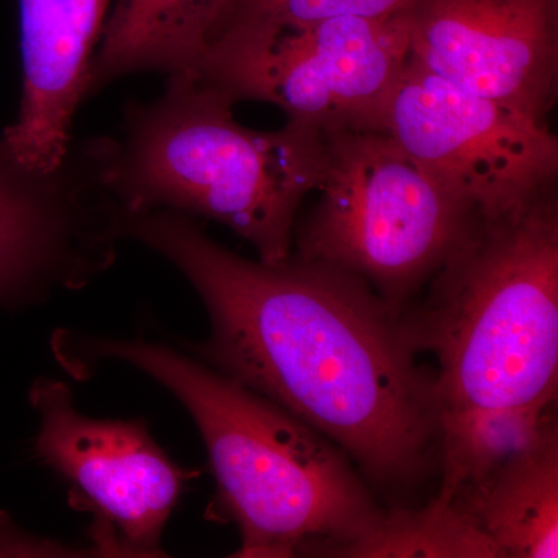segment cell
Segmentation results:
<instances>
[{
	"label": "cell",
	"mask_w": 558,
	"mask_h": 558,
	"mask_svg": "<svg viewBox=\"0 0 558 558\" xmlns=\"http://www.w3.org/2000/svg\"><path fill=\"white\" fill-rule=\"evenodd\" d=\"M322 137V197L300 229L295 256L362 278L403 312L480 216L384 131L344 128Z\"/></svg>",
	"instance_id": "5b68a950"
},
{
	"label": "cell",
	"mask_w": 558,
	"mask_h": 558,
	"mask_svg": "<svg viewBox=\"0 0 558 558\" xmlns=\"http://www.w3.org/2000/svg\"><path fill=\"white\" fill-rule=\"evenodd\" d=\"M112 138H76L50 170L0 137V307L39 306L113 266L123 207L108 183Z\"/></svg>",
	"instance_id": "52a82bcc"
},
{
	"label": "cell",
	"mask_w": 558,
	"mask_h": 558,
	"mask_svg": "<svg viewBox=\"0 0 558 558\" xmlns=\"http://www.w3.org/2000/svg\"><path fill=\"white\" fill-rule=\"evenodd\" d=\"M410 61L458 89L548 121L558 89V0H418Z\"/></svg>",
	"instance_id": "30bf717a"
},
{
	"label": "cell",
	"mask_w": 558,
	"mask_h": 558,
	"mask_svg": "<svg viewBox=\"0 0 558 558\" xmlns=\"http://www.w3.org/2000/svg\"><path fill=\"white\" fill-rule=\"evenodd\" d=\"M28 399L39 422L36 457L68 483L70 505L90 513L95 556H167L165 527L201 470L175 464L142 418L81 413L65 381L40 377Z\"/></svg>",
	"instance_id": "9c48e42d"
},
{
	"label": "cell",
	"mask_w": 558,
	"mask_h": 558,
	"mask_svg": "<svg viewBox=\"0 0 558 558\" xmlns=\"http://www.w3.org/2000/svg\"><path fill=\"white\" fill-rule=\"evenodd\" d=\"M553 409V407H550ZM550 409H490L439 416L442 483L435 501L449 502L531 449L557 427Z\"/></svg>",
	"instance_id": "5bb4252c"
},
{
	"label": "cell",
	"mask_w": 558,
	"mask_h": 558,
	"mask_svg": "<svg viewBox=\"0 0 558 558\" xmlns=\"http://www.w3.org/2000/svg\"><path fill=\"white\" fill-rule=\"evenodd\" d=\"M81 553L94 556L92 548H70L51 539L32 537L27 532L14 526L7 513H0V556H84Z\"/></svg>",
	"instance_id": "e0dca14e"
},
{
	"label": "cell",
	"mask_w": 558,
	"mask_h": 558,
	"mask_svg": "<svg viewBox=\"0 0 558 558\" xmlns=\"http://www.w3.org/2000/svg\"><path fill=\"white\" fill-rule=\"evenodd\" d=\"M58 362L80 379L102 360L168 389L201 432L216 480L209 515L236 524L240 558L352 557L384 512L343 450L226 374L168 344L61 330Z\"/></svg>",
	"instance_id": "7a4b0ae2"
},
{
	"label": "cell",
	"mask_w": 558,
	"mask_h": 558,
	"mask_svg": "<svg viewBox=\"0 0 558 558\" xmlns=\"http://www.w3.org/2000/svg\"><path fill=\"white\" fill-rule=\"evenodd\" d=\"M352 557H498L497 550L462 510L435 499L418 510L385 515L373 537Z\"/></svg>",
	"instance_id": "9a60e30c"
},
{
	"label": "cell",
	"mask_w": 558,
	"mask_h": 558,
	"mask_svg": "<svg viewBox=\"0 0 558 558\" xmlns=\"http://www.w3.org/2000/svg\"><path fill=\"white\" fill-rule=\"evenodd\" d=\"M236 0H117L87 73L86 98L143 72L193 76Z\"/></svg>",
	"instance_id": "7c38bea8"
},
{
	"label": "cell",
	"mask_w": 558,
	"mask_h": 558,
	"mask_svg": "<svg viewBox=\"0 0 558 558\" xmlns=\"http://www.w3.org/2000/svg\"><path fill=\"white\" fill-rule=\"evenodd\" d=\"M417 2L418 0H236L229 22L216 40L234 33L270 31L332 17L395 16L405 13Z\"/></svg>",
	"instance_id": "2e32d148"
},
{
	"label": "cell",
	"mask_w": 558,
	"mask_h": 558,
	"mask_svg": "<svg viewBox=\"0 0 558 558\" xmlns=\"http://www.w3.org/2000/svg\"><path fill=\"white\" fill-rule=\"evenodd\" d=\"M418 351L438 360L439 416L550 409L558 385V204L554 189L480 218L409 317Z\"/></svg>",
	"instance_id": "277c9868"
},
{
	"label": "cell",
	"mask_w": 558,
	"mask_h": 558,
	"mask_svg": "<svg viewBox=\"0 0 558 558\" xmlns=\"http://www.w3.org/2000/svg\"><path fill=\"white\" fill-rule=\"evenodd\" d=\"M409 11L223 36L193 76L319 132L373 128L409 64Z\"/></svg>",
	"instance_id": "8992f818"
},
{
	"label": "cell",
	"mask_w": 558,
	"mask_h": 558,
	"mask_svg": "<svg viewBox=\"0 0 558 558\" xmlns=\"http://www.w3.org/2000/svg\"><path fill=\"white\" fill-rule=\"evenodd\" d=\"M234 105L186 73L168 75L156 100L128 102L110 153V191L124 213L216 220L258 259L282 263L292 256L301 204L322 178V132L293 121L250 130L234 120Z\"/></svg>",
	"instance_id": "3957f363"
},
{
	"label": "cell",
	"mask_w": 558,
	"mask_h": 558,
	"mask_svg": "<svg viewBox=\"0 0 558 558\" xmlns=\"http://www.w3.org/2000/svg\"><path fill=\"white\" fill-rule=\"evenodd\" d=\"M369 130L395 138L480 218L523 207L556 183L548 121L458 89L410 60Z\"/></svg>",
	"instance_id": "ba28073f"
},
{
	"label": "cell",
	"mask_w": 558,
	"mask_h": 558,
	"mask_svg": "<svg viewBox=\"0 0 558 558\" xmlns=\"http://www.w3.org/2000/svg\"><path fill=\"white\" fill-rule=\"evenodd\" d=\"M121 238L167 259L201 296L209 336L191 355L317 429L379 486L432 473L435 374L417 365L403 312L368 282L299 256L242 258L171 209L124 213Z\"/></svg>",
	"instance_id": "6da1fadb"
},
{
	"label": "cell",
	"mask_w": 558,
	"mask_h": 558,
	"mask_svg": "<svg viewBox=\"0 0 558 558\" xmlns=\"http://www.w3.org/2000/svg\"><path fill=\"white\" fill-rule=\"evenodd\" d=\"M440 505L462 510L490 542L498 557L556 558L557 427L478 487Z\"/></svg>",
	"instance_id": "4fadbf2b"
},
{
	"label": "cell",
	"mask_w": 558,
	"mask_h": 558,
	"mask_svg": "<svg viewBox=\"0 0 558 558\" xmlns=\"http://www.w3.org/2000/svg\"><path fill=\"white\" fill-rule=\"evenodd\" d=\"M110 0H20V116L3 131L22 163L60 165L81 102Z\"/></svg>",
	"instance_id": "8fae6325"
}]
</instances>
